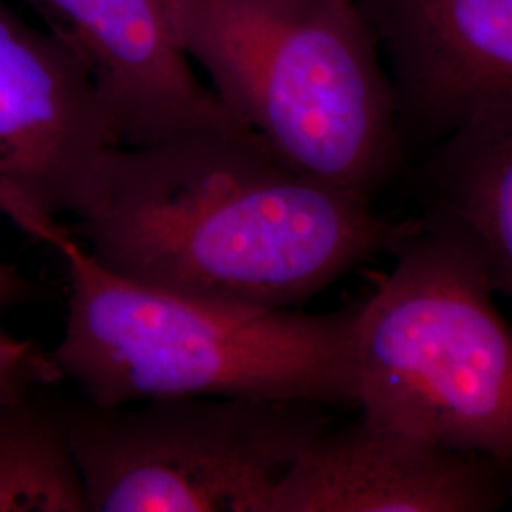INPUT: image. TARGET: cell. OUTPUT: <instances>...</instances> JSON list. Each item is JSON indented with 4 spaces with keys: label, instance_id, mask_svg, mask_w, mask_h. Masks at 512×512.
<instances>
[{
    "label": "cell",
    "instance_id": "5bb4252c",
    "mask_svg": "<svg viewBox=\"0 0 512 512\" xmlns=\"http://www.w3.org/2000/svg\"><path fill=\"white\" fill-rule=\"evenodd\" d=\"M42 289L16 266L0 258V308L29 304L40 298Z\"/></svg>",
    "mask_w": 512,
    "mask_h": 512
},
{
    "label": "cell",
    "instance_id": "8992f818",
    "mask_svg": "<svg viewBox=\"0 0 512 512\" xmlns=\"http://www.w3.org/2000/svg\"><path fill=\"white\" fill-rule=\"evenodd\" d=\"M120 147L80 61L0 0V183L44 217H78Z\"/></svg>",
    "mask_w": 512,
    "mask_h": 512
},
{
    "label": "cell",
    "instance_id": "30bf717a",
    "mask_svg": "<svg viewBox=\"0 0 512 512\" xmlns=\"http://www.w3.org/2000/svg\"><path fill=\"white\" fill-rule=\"evenodd\" d=\"M423 186L425 217L454 228L495 294L512 300V103L480 110L440 139Z\"/></svg>",
    "mask_w": 512,
    "mask_h": 512
},
{
    "label": "cell",
    "instance_id": "5b68a950",
    "mask_svg": "<svg viewBox=\"0 0 512 512\" xmlns=\"http://www.w3.org/2000/svg\"><path fill=\"white\" fill-rule=\"evenodd\" d=\"M88 512H270L277 484L334 420L255 397L65 403Z\"/></svg>",
    "mask_w": 512,
    "mask_h": 512
},
{
    "label": "cell",
    "instance_id": "7c38bea8",
    "mask_svg": "<svg viewBox=\"0 0 512 512\" xmlns=\"http://www.w3.org/2000/svg\"><path fill=\"white\" fill-rule=\"evenodd\" d=\"M63 382L50 353L0 327V401Z\"/></svg>",
    "mask_w": 512,
    "mask_h": 512
},
{
    "label": "cell",
    "instance_id": "ba28073f",
    "mask_svg": "<svg viewBox=\"0 0 512 512\" xmlns=\"http://www.w3.org/2000/svg\"><path fill=\"white\" fill-rule=\"evenodd\" d=\"M378 42L406 137L439 143L512 103V0H355Z\"/></svg>",
    "mask_w": 512,
    "mask_h": 512
},
{
    "label": "cell",
    "instance_id": "3957f363",
    "mask_svg": "<svg viewBox=\"0 0 512 512\" xmlns=\"http://www.w3.org/2000/svg\"><path fill=\"white\" fill-rule=\"evenodd\" d=\"M184 54L279 162L372 203L406 143L355 0H164Z\"/></svg>",
    "mask_w": 512,
    "mask_h": 512
},
{
    "label": "cell",
    "instance_id": "8fae6325",
    "mask_svg": "<svg viewBox=\"0 0 512 512\" xmlns=\"http://www.w3.org/2000/svg\"><path fill=\"white\" fill-rule=\"evenodd\" d=\"M0 512H88L65 403L0 401Z\"/></svg>",
    "mask_w": 512,
    "mask_h": 512
},
{
    "label": "cell",
    "instance_id": "52a82bcc",
    "mask_svg": "<svg viewBox=\"0 0 512 512\" xmlns=\"http://www.w3.org/2000/svg\"><path fill=\"white\" fill-rule=\"evenodd\" d=\"M25 2L86 69L120 147L202 129L253 133L200 80L164 0Z\"/></svg>",
    "mask_w": 512,
    "mask_h": 512
},
{
    "label": "cell",
    "instance_id": "277c9868",
    "mask_svg": "<svg viewBox=\"0 0 512 512\" xmlns=\"http://www.w3.org/2000/svg\"><path fill=\"white\" fill-rule=\"evenodd\" d=\"M361 302V418L490 459L512 478V325L475 249L423 217Z\"/></svg>",
    "mask_w": 512,
    "mask_h": 512
},
{
    "label": "cell",
    "instance_id": "7a4b0ae2",
    "mask_svg": "<svg viewBox=\"0 0 512 512\" xmlns=\"http://www.w3.org/2000/svg\"><path fill=\"white\" fill-rule=\"evenodd\" d=\"M63 380L101 406L173 397H255L357 408L361 302L332 313L219 302L148 287L101 266L69 230Z\"/></svg>",
    "mask_w": 512,
    "mask_h": 512
},
{
    "label": "cell",
    "instance_id": "4fadbf2b",
    "mask_svg": "<svg viewBox=\"0 0 512 512\" xmlns=\"http://www.w3.org/2000/svg\"><path fill=\"white\" fill-rule=\"evenodd\" d=\"M0 215L10 220L12 224H16L23 234L48 245L54 243V239L61 234L65 226L59 220L40 215L2 183H0Z\"/></svg>",
    "mask_w": 512,
    "mask_h": 512
},
{
    "label": "cell",
    "instance_id": "9c48e42d",
    "mask_svg": "<svg viewBox=\"0 0 512 512\" xmlns=\"http://www.w3.org/2000/svg\"><path fill=\"white\" fill-rule=\"evenodd\" d=\"M511 497L490 459L361 418L311 440L270 512H492Z\"/></svg>",
    "mask_w": 512,
    "mask_h": 512
},
{
    "label": "cell",
    "instance_id": "6da1fadb",
    "mask_svg": "<svg viewBox=\"0 0 512 512\" xmlns=\"http://www.w3.org/2000/svg\"><path fill=\"white\" fill-rule=\"evenodd\" d=\"M418 226L296 173L249 131L202 129L112 148L69 230L101 266L148 287L296 308Z\"/></svg>",
    "mask_w": 512,
    "mask_h": 512
}]
</instances>
